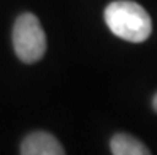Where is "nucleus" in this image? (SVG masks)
Instances as JSON below:
<instances>
[{
    "label": "nucleus",
    "mask_w": 157,
    "mask_h": 155,
    "mask_svg": "<svg viewBox=\"0 0 157 155\" xmlns=\"http://www.w3.org/2000/svg\"><path fill=\"white\" fill-rule=\"evenodd\" d=\"M105 22L116 36L130 43L146 41L152 32L147 11L132 0L111 2L105 10Z\"/></svg>",
    "instance_id": "obj_1"
},
{
    "label": "nucleus",
    "mask_w": 157,
    "mask_h": 155,
    "mask_svg": "<svg viewBox=\"0 0 157 155\" xmlns=\"http://www.w3.org/2000/svg\"><path fill=\"white\" fill-rule=\"evenodd\" d=\"M13 46L16 56L24 63H35L44 56L46 35L35 14L24 13L16 19L13 27Z\"/></svg>",
    "instance_id": "obj_2"
},
{
    "label": "nucleus",
    "mask_w": 157,
    "mask_h": 155,
    "mask_svg": "<svg viewBox=\"0 0 157 155\" xmlns=\"http://www.w3.org/2000/svg\"><path fill=\"white\" fill-rule=\"evenodd\" d=\"M21 155H65V150L52 135L35 131L22 141Z\"/></svg>",
    "instance_id": "obj_3"
},
{
    "label": "nucleus",
    "mask_w": 157,
    "mask_h": 155,
    "mask_svg": "<svg viewBox=\"0 0 157 155\" xmlns=\"http://www.w3.org/2000/svg\"><path fill=\"white\" fill-rule=\"evenodd\" d=\"M113 155H151L149 149L140 141L125 133H117L109 142Z\"/></svg>",
    "instance_id": "obj_4"
},
{
    "label": "nucleus",
    "mask_w": 157,
    "mask_h": 155,
    "mask_svg": "<svg viewBox=\"0 0 157 155\" xmlns=\"http://www.w3.org/2000/svg\"><path fill=\"white\" fill-rule=\"evenodd\" d=\"M152 108H154V111L157 113V94H155L154 98H152Z\"/></svg>",
    "instance_id": "obj_5"
}]
</instances>
